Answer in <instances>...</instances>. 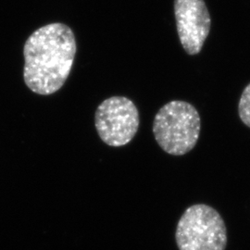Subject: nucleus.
Returning a JSON list of instances; mask_svg holds the SVG:
<instances>
[{
  "mask_svg": "<svg viewBox=\"0 0 250 250\" xmlns=\"http://www.w3.org/2000/svg\"><path fill=\"white\" fill-rule=\"evenodd\" d=\"M179 39L189 55H197L210 31L211 19L204 0H174Z\"/></svg>",
  "mask_w": 250,
  "mask_h": 250,
  "instance_id": "nucleus-5",
  "label": "nucleus"
},
{
  "mask_svg": "<svg viewBox=\"0 0 250 250\" xmlns=\"http://www.w3.org/2000/svg\"><path fill=\"white\" fill-rule=\"evenodd\" d=\"M201 120L197 108L186 101L164 105L153 122V134L161 148L172 156H183L197 145Z\"/></svg>",
  "mask_w": 250,
  "mask_h": 250,
  "instance_id": "nucleus-2",
  "label": "nucleus"
},
{
  "mask_svg": "<svg viewBox=\"0 0 250 250\" xmlns=\"http://www.w3.org/2000/svg\"><path fill=\"white\" fill-rule=\"evenodd\" d=\"M75 54L76 41L70 27L51 23L37 29L23 48L28 88L44 96L59 91L70 75Z\"/></svg>",
  "mask_w": 250,
  "mask_h": 250,
  "instance_id": "nucleus-1",
  "label": "nucleus"
},
{
  "mask_svg": "<svg viewBox=\"0 0 250 250\" xmlns=\"http://www.w3.org/2000/svg\"><path fill=\"white\" fill-rule=\"evenodd\" d=\"M175 238L179 250H225L226 225L210 206H191L179 221Z\"/></svg>",
  "mask_w": 250,
  "mask_h": 250,
  "instance_id": "nucleus-3",
  "label": "nucleus"
},
{
  "mask_svg": "<svg viewBox=\"0 0 250 250\" xmlns=\"http://www.w3.org/2000/svg\"><path fill=\"white\" fill-rule=\"evenodd\" d=\"M139 112L125 97H112L99 105L95 125L101 140L110 146H123L134 139L139 128Z\"/></svg>",
  "mask_w": 250,
  "mask_h": 250,
  "instance_id": "nucleus-4",
  "label": "nucleus"
},
{
  "mask_svg": "<svg viewBox=\"0 0 250 250\" xmlns=\"http://www.w3.org/2000/svg\"><path fill=\"white\" fill-rule=\"evenodd\" d=\"M238 113L242 122L250 128V83L242 93L238 104Z\"/></svg>",
  "mask_w": 250,
  "mask_h": 250,
  "instance_id": "nucleus-6",
  "label": "nucleus"
}]
</instances>
